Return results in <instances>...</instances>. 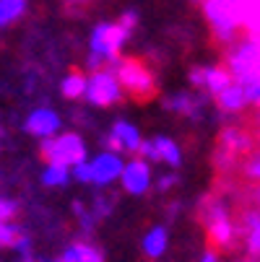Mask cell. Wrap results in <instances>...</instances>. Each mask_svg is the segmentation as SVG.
Here are the masks:
<instances>
[{"label": "cell", "instance_id": "obj_1", "mask_svg": "<svg viewBox=\"0 0 260 262\" xmlns=\"http://www.w3.org/2000/svg\"><path fill=\"white\" fill-rule=\"evenodd\" d=\"M201 8L216 42L229 47L234 39H239L237 31L242 29V0H201Z\"/></svg>", "mask_w": 260, "mask_h": 262}, {"label": "cell", "instance_id": "obj_2", "mask_svg": "<svg viewBox=\"0 0 260 262\" xmlns=\"http://www.w3.org/2000/svg\"><path fill=\"white\" fill-rule=\"evenodd\" d=\"M125 39H128V31H125L117 21H115V24H109V21L96 24L94 31H91V39H89L91 52H89L86 65H89L91 70H99V68H104L107 62L120 60V50H123Z\"/></svg>", "mask_w": 260, "mask_h": 262}, {"label": "cell", "instance_id": "obj_3", "mask_svg": "<svg viewBox=\"0 0 260 262\" xmlns=\"http://www.w3.org/2000/svg\"><path fill=\"white\" fill-rule=\"evenodd\" d=\"M227 70L237 83L260 78V34H245L242 39H234L227 47Z\"/></svg>", "mask_w": 260, "mask_h": 262}, {"label": "cell", "instance_id": "obj_4", "mask_svg": "<svg viewBox=\"0 0 260 262\" xmlns=\"http://www.w3.org/2000/svg\"><path fill=\"white\" fill-rule=\"evenodd\" d=\"M201 218L206 223V234H208V242L213 249H229L234 244V236H237V226L232 223V215H229V208L216 200V198H208L201 208Z\"/></svg>", "mask_w": 260, "mask_h": 262}, {"label": "cell", "instance_id": "obj_5", "mask_svg": "<svg viewBox=\"0 0 260 262\" xmlns=\"http://www.w3.org/2000/svg\"><path fill=\"white\" fill-rule=\"evenodd\" d=\"M115 76L120 81V86L138 101H148L156 96V78L154 73L146 68V62L141 60H115Z\"/></svg>", "mask_w": 260, "mask_h": 262}, {"label": "cell", "instance_id": "obj_6", "mask_svg": "<svg viewBox=\"0 0 260 262\" xmlns=\"http://www.w3.org/2000/svg\"><path fill=\"white\" fill-rule=\"evenodd\" d=\"M42 159L47 164H60V166H76L86 161V143L76 133H65L57 138H45L42 143Z\"/></svg>", "mask_w": 260, "mask_h": 262}, {"label": "cell", "instance_id": "obj_7", "mask_svg": "<svg viewBox=\"0 0 260 262\" xmlns=\"http://www.w3.org/2000/svg\"><path fill=\"white\" fill-rule=\"evenodd\" d=\"M94 106H112L123 99V86L115 76L112 68H99L94 70V76L86 78V94H84Z\"/></svg>", "mask_w": 260, "mask_h": 262}, {"label": "cell", "instance_id": "obj_8", "mask_svg": "<svg viewBox=\"0 0 260 262\" xmlns=\"http://www.w3.org/2000/svg\"><path fill=\"white\" fill-rule=\"evenodd\" d=\"M255 145V138L245 133L242 127H227L218 138V161L234 164L237 159H245Z\"/></svg>", "mask_w": 260, "mask_h": 262}, {"label": "cell", "instance_id": "obj_9", "mask_svg": "<svg viewBox=\"0 0 260 262\" xmlns=\"http://www.w3.org/2000/svg\"><path fill=\"white\" fill-rule=\"evenodd\" d=\"M120 179H123L125 192H130V195H146L148 187H151V166H148L146 159H133V161L123 164Z\"/></svg>", "mask_w": 260, "mask_h": 262}, {"label": "cell", "instance_id": "obj_10", "mask_svg": "<svg viewBox=\"0 0 260 262\" xmlns=\"http://www.w3.org/2000/svg\"><path fill=\"white\" fill-rule=\"evenodd\" d=\"M135 154L146 156V161H164V164H169V166H179V161H182L177 143L169 140V138H164V135H159V138H154V140H146V143L141 140V145H138Z\"/></svg>", "mask_w": 260, "mask_h": 262}, {"label": "cell", "instance_id": "obj_11", "mask_svg": "<svg viewBox=\"0 0 260 262\" xmlns=\"http://www.w3.org/2000/svg\"><path fill=\"white\" fill-rule=\"evenodd\" d=\"M190 81L198 89H203V91H208V94L216 96L221 89L232 81V76H229L227 65H203V68H195L190 73Z\"/></svg>", "mask_w": 260, "mask_h": 262}, {"label": "cell", "instance_id": "obj_12", "mask_svg": "<svg viewBox=\"0 0 260 262\" xmlns=\"http://www.w3.org/2000/svg\"><path fill=\"white\" fill-rule=\"evenodd\" d=\"M89 169H91V182L99 184V187H104V184H109V182H115V179H120V171H123L120 154L104 151V154H99V156L89 164Z\"/></svg>", "mask_w": 260, "mask_h": 262}, {"label": "cell", "instance_id": "obj_13", "mask_svg": "<svg viewBox=\"0 0 260 262\" xmlns=\"http://www.w3.org/2000/svg\"><path fill=\"white\" fill-rule=\"evenodd\" d=\"M107 145L112 154H135L138 145H141V133L138 127H133L130 122H115L112 125V133L107 135Z\"/></svg>", "mask_w": 260, "mask_h": 262}, {"label": "cell", "instance_id": "obj_14", "mask_svg": "<svg viewBox=\"0 0 260 262\" xmlns=\"http://www.w3.org/2000/svg\"><path fill=\"white\" fill-rule=\"evenodd\" d=\"M24 127H26V133H31V135H36V138H52V135L60 130V117L55 115L52 109L39 106V109H34L31 115L26 117Z\"/></svg>", "mask_w": 260, "mask_h": 262}, {"label": "cell", "instance_id": "obj_15", "mask_svg": "<svg viewBox=\"0 0 260 262\" xmlns=\"http://www.w3.org/2000/svg\"><path fill=\"white\" fill-rule=\"evenodd\" d=\"M216 104L221 106V112L227 115H239V112L247 106V99H245V91L237 81H229L224 89L216 94Z\"/></svg>", "mask_w": 260, "mask_h": 262}, {"label": "cell", "instance_id": "obj_16", "mask_svg": "<svg viewBox=\"0 0 260 262\" xmlns=\"http://www.w3.org/2000/svg\"><path fill=\"white\" fill-rule=\"evenodd\" d=\"M167 244H169V234H167L164 226H154L151 231L143 236V252L148 257H154V259L167 252Z\"/></svg>", "mask_w": 260, "mask_h": 262}, {"label": "cell", "instance_id": "obj_17", "mask_svg": "<svg viewBox=\"0 0 260 262\" xmlns=\"http://www.w3.org/2000/svg\"><path fill=\"white\" fill-rule=\"evenodd\" d=\"M242 29L250 36L260 34V0H242Z\"/></svg>", "mask_w": 260, "mask_h": 262}, {"label": "cell", "instance_id": "obj_18", "mask_svg": "<svg viewBox=\"0 0 260 262\" xmlns=\"http://www.w3.org/2000/svg\"><path fill=\"white\" fill-rule=\"evenodd\" d=\"M26 13V0H0V29L16 24Z\"/></svg>", "mask_w": 260, "mask_h": 262}, {"label": "cell", "instance_id": "obj_19", "mask_svg": "<svg viewBox=\"0 0 260 262\" xmlns=\"http://www.w3.org/2000/svg\"><path fill=\"white\" fill-rule=\"evenodd\" d=\"M167 106L177 115H198V99L193 94H174L172 99H167Z\"/></svg>", "mask_w": 260, "mask_h": 262}, {"label": "cell", "instance_id": "obj_20", "mask_svg": "<svg viewBox=\"0 0 260 262\" xmlns=\"http://www.w3.org/2000/svg\"><path fill=\"white\" fill-rule=\"evenodd\" d=\"M68 179H70V169L60 166V164H50L42 171V184H47V187H63Z\"/></svg>", "mask_w": 260, "mask_h": 262}, {"label": "cell", "instance_id": "obj_21", "mask_svg": "<svg viewBox=\"0 0 260 262\" xmlns=\"http://www.w3.org/2000/svg\"><path fill=\"white\" fill-rule=\"evenodd\" d=\"M63 96H68V99H78V96H84L86 94V78L81 76V73H70V76L63 81Z\"/></svg>", "mask_w": 260, "mask_h": 262}, {"label": "cell", "instance_id": "obj_22", "mask_svg": "<svg viewBox=\"0 0 260 262\" xmlns=\"http://www.w3.org/2000/svg\"><path fill=\"white\" fill-rule=\"evenodd\" d=\"M239 174L247 182H260V154H247L239 164Z\"/></svg>", "mask_w": 260, "mask_h": 262}, {"label": "cell", "instance_id": "obj_23", "mask_svg": "<svg viewBox=\"0 0 260 262\" xmlns=\"http://www.w3.org/2000/svg\"><path fill=\"white\" fill-rule=\"evenodd\" d=\"M16 239H18V231L8 221H0V247H13Z\"/></svg>", "mask_w": 260, "mask_h": 262}, {"label": "cell", "instance_id": "obj_24", "mask_svg": "<svg viewBox=\"0 0 260 262\" xmlns=\"http://www.w3.org/2000/svg\"><path fill=\"white\" fill-rule=\"evenodd\" d=\"M16 210H18V205H16L13 200L0 198V221H11V218L16 215Z\"/></svg>", "mask_w": 260, "mask_h": 262}, {"label": "cell", "instance_id": "obj_25", "mask_svg": "<svg viewBox=\"0 0 260 262\" xmlns=\"http://www.w3.org/2000/svg\"><path fill=\"white\" fill-rule=\"evenodd\" d=\"M81 262H104L102 252L89 247V244H81Z\"/></svg>", "mask_w": 260, "mask_h": 262}, {"label": "cell", "instance_id": "obj_26", "mask_svg": "<svg viewBox=\"0 0 260 262\" xmlns=\"http://www.w3.org/2000/svg\"><path fill=\"white\" fill-rule=\"evenodd\" d=\"M245 200L252 205V208H260V182H252L247 190H245Z\"/></svg>", "mask_w": 260, "mask_h": 262}, {"label": "cell", "instance_id": "obj_27", "mask_svg": "<svg viewBox=\"0 0 260 262\" xmlns=\"http://www.w3.org/2000/svg\"><path fill=\"white\" fill-rule=\"evenodd\" d=\"M57 262H81V244L68 247V249L60 254V259H57Z\"/></svg>", "mask_w": 260, "mask_h": 262}, {"label": "cell", "instance_id": "obj_28", "mask_svg": "<svg viewBox=\"0 0 260 262\" xmlns=\"http://www.w3.org/2000/svg\"><path fill=\"white\" fill-rule=\"evenodd\" d=\"M117 24H120V26H123V29L130 34V31L135 29V24H138V13H135V11H125V13L120 16V21H117Z\"/></svg>", "mask_w": 260, "mask_h": 262}, {"label": "cell", "instance_id": "obj_29", "mask_svg": "<svg viewBox=\"0 0 260 262\" xmlns=\"http://www.w3.org/2000/svg\"><path fill=\"white\" fill-rule=\"evenodd\" d=\"M70 169H73V177H76L78 182H91V169H89L86 161H81V164H76V166H70Z\"/></svg>", "mask_w": 260, "mask_h": 262}, {"label": "cell", "instance_id": "obj_30", "mask_svg": "<svg viewBox=\"0 0 260 262\" xmlns=\"http://www.w3.org/2000/svg\"><path fill=\"white\" fill-rule=\"evenodd\" d=\"M201 262H221V259H218L216 249H206V254H203V259H201Z\"/></svg>", "mask_w": 260, "mask_h": 262}, {"label": "cell", "instance_id": "obj_31", "mask_svg": "<svg viewBox=\"0 0 260 262\" xmlns=\"http://www.w3.org/2000/svg\"><path fill=\"white\" fill-rule=\"evenodd\" d=\"M172 184H174V177H164V179H159V190L164 192V190H169Z\"/></svg>", "mask_w": 260, "mask_h": 262}, {"label": "cell", "instance_id": "obj_32", "mask_svg": "<svg viewBox=\"0 0 260 262\" xmlns=\"http://www.w3.org/2000/svg\"><path fill=\"white\" fill-rule=\"evenodd\" d=\"M68 3H73V6H81V3H89V0H68Z\"/></svg>", "mask_w": 260, "mask_h": 262}, {"label": "cell", "instance_id": "obj_33", "mask_svg": "<svg viewBox=\"0 0 260 262\" xmlns=\"http://www.w3.org/2000/svg\"><path fill=\"white\" fill-rule=\"evenodd\" d=\"M252 262H260V259H252Z\"/></svg>", "mask_w": 260, "mask_h": 262}, {"label": "cell", "instance_id": "obj_34", "mask_svg": "<svg viewBox=\"0 0 260 262\" xmlns=\"http://www.w3.org/2000/svg\"><path fill=\"white\" fill-rule=\"evenodd\" d=\"M257 259H260V257H257Z\"/></svg>", "mask_w": 260, "mask_h": 262}, {"label": "cell", "instance_id": "obj_35", "mask_svg": "<svg viewBox=\"0 0 260 262\" xmlns=\"http://www.w3.org/2000/svg\"><path fill=\"white\" fill-rule=\"evenodd\" d=\"M257 122H260V120H257Z\"/></svg>", "mask_w": 260, "mask_h": 262}]
</instances>
